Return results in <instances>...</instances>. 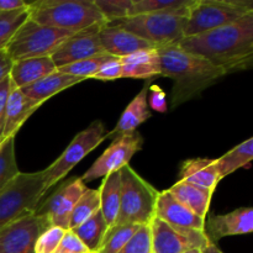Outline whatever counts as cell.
<instances>
[{"label": "cell", "instance_id": "6da1fadb", "mask_svg": "<svg viewBox=\"0 0 253 253\" xmlns=\"http://www.w3.org/2000/svg\"><path fill=\"white\" fill-rule=\"evenodd\" d=\"M178 44L204 57L226 74L246 71L253 61V12L226 26L184 37Z\"/></svg>", "mask_w": 253, "mask_h": 253}, {"label": "cell", "instance_id": "7a4b0ae2", "mask_svg": "<svg viewBox=\"0 0 253 253\" xmlns=\"http://www.w3.org/2000/svg\"><path fill=\"white\" fill-rule=\"evenodd\" d=\"M161 61V76L173 81L172 108L198 98L205 89L226 76L219 67L199 54L192 53L178 43L157 47Z\"/></svg>", "mask_w": 253, "mask_h": 253}, {"label": "cell", "instance_id": "3957f363", "mask_svg": "<svg viewBox=\"0 0 253 253\" xmlns=\"http://www.w3.org/2000/svg\"><path fill=\"white\" fill-rule=\"evenodd\" d=\"M29 4V19L40 25L64 31H83L106 25L94 0H36Z\"/></svg>", "mask_w": 253, "mask_h": 253}, {"label": "cell", "instance_id": "277c9868", "mask_svg": "<svg viewBox=\"0 0 253 253\" xmlns=\"http://www.w3.org/2000/svg\"><path fill=\"white\" fill-rule=\"evenodd\" d=\"M120 177V209L114 225H150L156 217V204L160 192L128 165L121 168Z\"/></svg>", "mask_w": 253, "mask_h": 253}, {"label": "cell", "instance_id": "5b68a950", "mask_svg": "<svg viewBox=\"0 0 253 253\" xmlns=\"http://www.w3.org/2000/svg\"><path fill=\"white\" fill-rule=\"evenodd\" d=\"M44 192L43 170L21 173L0 189V227L34 215Z\"/></svg>", "mask_w": 253, "mask_h": 253}, {"label": "cell", "instance_id": "8992f818", "mask_svg": "<svg viewBox=\"0 0 253 253\" xmlns=\"http://www.w3.org/2000/svg\"><path fill=\"white\" fill-rule=\"evenodd\" d=\"M251 12V0H195L188 14L184 37L226 26Z\"/></svg>", "mask_w": 253, "mask_h": 253}, {"label": "cell", "instance_id": "52a82bcc", "mask_svg": "<svg viewBox=\"0 0 253 253\" xmlns=\"http://www.w3.org/2000/svg\"><path fill=\"white\" fill-rule=\"evenodd\" d=\"M73 32L43 26L27 19L5 47L12 62L37 57H51Z\"/></svg>", "mask_w": 253, "mask_h": 253}, {"label": "cell", "instance_id": "ba28073f", "mask_svg": "<svg viewBox=\"0 0 253 253\" xmlns=\"http://www.w3.org/2000/svg\"><path fill=\"white\" fill-rule=\"evenodd\" d=\"M106 25L126 30L157 48L166 44L178 43L180 40L184 39L187 17L162 12L141 14Z\"/></svg>", "mask_w": 253, "mask_h": 253}, {"label": "cell", "instance_id": "9c48e42d", "mask_svg": "<svg viewBox=\"0 0 253 253\" xmlns=\"http://www.w3.org/2000/svg\"><path fill=\"white\" fill-rule=\"evenodd\" d=\"M106 138L108 132L105 131V126L99 120L93 121L85 130L76 135L63 153L48 168L43 169L44 192L63 179L85 156Z\"/></svg>", "mask_w": 253, "mask_h": 253}, {"label": "cell", "instance_id": "30bf717a", "mask_svg": "<svg viewBox=\"0 0 253 253\" xmlns=\"http://www.w3.org/2000/svg\"><path fill=\"white\" fill-rule=\"evenodd\" d=\"M150 231L152 253H184L211 244L205 231L173 226L158 217L150 222Z\"/></svg>", "mask_w": 253, "mask_h": 253}, {"label": "cell", "instance_id": "8fae6325", "mask_svg": "<svg viewBox=\"0 0 253 253\" xmlns=\"http://www.w3.org/2000/svg\"><path fill=\"white\" fill-rule=\"evenodd\" d=\"M142 145L143 138L137 131L114 138L113 143L104 151L103 155L93 163L81 179L85 184L114 172H119L121 168L128 165L132 156L142 148Z\"/></svg>", "mask_w": 253, "mask_h": 253}, {"label": "cell", "instance_id": "7c38bea8", "mask_svg": "<svg viewBox=\"0 0 253 253\" xmlns=\"http://www.w3.org/2000/svg\"><path fill=\"white\" fill-rule=\"evenodd\" d=\"M86 187L81 178H73L61 185L46 202L39 205L35 215L46 220L49 226L69 230V219Z\"/></svg>", "mask_w": 253, "mask_h": 253}, {"label": "cell", "instance_id": "4fadbf2b", "mask_svg": "<svg viewBox=\"0 0 253 253\" xmlns=\"http://www.w3.org/2000/svg\"><path fill=\"white\" fill-rule=\"evenodd\" d=\"M48 227L35 214L11 222L0 230V253H35L37 239Z\"/></svg>", "mask_w": 253, "mask_h": 253}, {"label": "cell", "instance_id": "5bb4252c", "mask_svg": "<svg viewBox=\"0 0 253 253\" xmlns=\"http://www.w3.org/2000/svg\"><path fill=\"white\" fill-rule=\"evenodd\" d=\"M103 26L105 25H95L67 39L51 56L56 68L105 53L99 40V31Z\"/></svg>", "mask_w": 253, "mask_h": 253}, {"label": "cell", "instance_id": "9a60e30c", "mask_svg": "<svg viewBox=\"0 0 253 253\" xmlns=\"http://www.w3.org/2000/svg\"><path fill=\"white\" fill-rule=\"evenodd\" d=\"M253 231V210L240 208L224 215H211L205 220V234L212 244L222 237L247 235Z\"/></svg>", "mask_w": 253, "mask_h": 253}, {"label": "cell", "instance_id": "2e32d148", "mask_svg": "<svg viewBox=\"0 0 253 253\" xmlns=\"http://www.w3.org/2000/svg\"><path fill=\"white\" fill-rule=\"evenodd\" d=\"M156 217L167 224L184 229L205 231V219L178 202L168 190L160 192L156 204Z\"/></svg>", "mask_w": 253, "mask_h": 253}, {"label": "cell", "instance_id": "e0dca14e", "mask_svg": "<svg viewBox=\"0 0 253 253\" xmlns=\"http://www.w3.org/2000/svg\"><path fill=\"white\" fill-rule=\"evenodd\" d=\"M12 84V83H11ZM41 106V104L27 98L20 89L11 86L5 110L4 127H2L0 143L9 137H16V133L27 119Z\"/></svg>", "mask_w": 253, "mask_h": 253}, {"label": "cell", "instance_id": "ac0fdd59", "mask_svg": "<svg viewBox=\"0 0 253 253\" xmlns=\"http://www.w3.org/2000/svg\"><path fill=\"white\" fill-rule=\"evenodd\" d=\"M99 40L105 53L119 58L132 54L141 49L156 48L147 41L135 36L131 32L111 25H105L101 27L99 31Z\"/></svg>", "mask_w": 253, "mask_h": 253}, {"label": "cell", "instance_id": "d6986e66", "mask_svg": "<svg viewBox=\"0 0 253 253\" xmlns=\"http://www.w3.org/2000/svg\"><path fill=\"white\" fill-rule=\"evenodd\" d=\"M151 84H152V79L146 82L140 93L132 99V101L128 104L127 108L121 114L115 128L108 133V137L116 138L119 136L135 132L136 128L141 124H143L151 118V111L147 105V94Z\"/></svg>", "mask_w": 253, "mask_h": 253}, {"label": "cell", "instance_id": "ffe728a7", "mask_svg": "<svg viewBox=\"0 0 253 253\" xmlns=\"http://www.w3.org/2000/svg\"><path fill=\"white\" fill-rule=\"evenodd\" d=\"M121 59V78L152 79L161 76V61L157 48L141 49Z\"/></svg>", "mask_w": 253, "mask_h": 253}, {"label": "cell", "instance_id": "44dd1931", "mask_svg": "<svg viewBox=\"0 0 253 253\" xmlns=\"http://www.w3.org/2000/svg\"><path fill=\"white\" fill-rule=\"evenodd\" d=\"M179 180L215 192L217 183L220 182L216 160L194 158V160L185 161L180 167Z\"/></svg>", "mask_w": 253, "mask_h": 253}, {"label": "cell", "instance_id": "7402d4cb", "mask_svg": "<svg viewBox=\"0 0 253 253\" xmlns=\"http://www.w3.org/2000/svg\"><path fill=\"white\" fill-rule=\"evenodd\" d=\"M56 71L57 68L51 57L27 58L12 63L9 78L15 88L21 89Z\"/></svg>", "mask_w": 253, "mask_h": 253}, {"label": "cell", "instance_id": "603a6c76", "mask_svg": "<svg viewBox=\"0 0 253 253\" xmlns=\"http://www.w3.org/2000/svg\"><path fill=\"white\" fill-rule=\"evenodd\" d=\"M83 81L84 79L78 78V77L68 76V74H64L62 72L56 71L49 74V76L30 84V85L24 86L20 90L27 98H30L31 100L36 101V103L42 105L44 101L51 99L53 95H56V94L61 93V91L66 90V89L71 88V86L76 85V84L81 83Z\"/></svg>", "mask_w": 253, "mask_h": 253}, {"label": "cell", "instance_id": "cb8c5ba5", "mask_svg": "<svg viewBox=\"0 0 253 253\" xmlns=\"http://www.w3.org/2000/svg\"><path fill=\"white\" fill-rule=\"evenodd\" d=\"M167 190L178 202L182 203L184 207L192 210L193 212H195L198 216L203 217V219L207 217L214 192L195 187L189 183L180 182V180H178L175 184H173Z\"/></svg>", "mask_w": 253, "mask_h": 253}, {"label": "cell", "instance_id": "d4e9b609", "mask_svg": "<svg viewBox=\"0 0 253 253\" xmlns=\"http://www.w3.org/2000/svg\"><path fill=\"white\" fill-rule=\"evenodd\" d=\"M98 190L100 195V211L108 227H111L118 219L119 209H120V170L104 177L103 183Z\"/></svg>", "mask_w": 253, "mask_h": 253}, {"label": "cell", "instance_id": "484cf974", "mask_svg": "<svg viewBox=\"0 0 253 253\" xmlns=\"http://www.w3.org/2000/svg\"><path fill=\"white\" fill-rule=\"evenodd\" d=\"M195 0H133L128 16L141 14H174L188 17Z\"/></svg>", "mask_w": 253, "mask_h": 253}, {"label": "cell", "instance_id": "4316f807", "mask_svg": "<svg viewBox=\"0 0 253 253\" xmlns=\"http://www.w3.org/2000/svg\"><path fill=\"white\" fill-rule=\"evenodd\" d=\"M253 158V138L250 137L237 145L220 158H216V168L220 180L244 167H249Z\"/></svg>", "mask_w": 253, "mask_h": 253}, {"label": "cell", "instance_id": "83f0119b", "mask_svg": "<svg viewBox=\"0 0 253 253\" xmlns=\"http://www.w3.org/2000/svg\"><path fill=\"white\" fill-rule=\"evenodd\" d=\"M106 230H108V225H106L103 214L99 210L96 214H94L93 216L89 217L86 221H84L83 224L79 225L72 231L85 245L89 252H98Z\"/></svg>", "mask_w": 253, "mask_h": 253}, {"label": "cell", "instance_id": "f1b7e54d", "mask_svg": "<svg viewBox=\"0 0 253 253\" xmlns=\"http://www.w3.org/2000/svg\"><path fill=\"white\" fill-rule=\"evenodd\" d=\"M100 210V195L98 189L86 188L78 202L76 203L69 219V230H73L83 224Z\"/></svg>", "mask_w": 253, "mask_h": 253}, {"label": "cell", "instance_id": "f546056e", "mask_svg": "<svg viewBox=\"0 0 253 253\" xmlns=\"http://www.w3.org/2000/svg\"><path fill=\"white\" fill-rule=\"evenodd\" d=\"M142 225H113L108 227L96 253H118L138 231Z\"/></svg>", "mask_w": 253, "mask_h": 253}, {"label": "cell", "instance_id": "4dcf8cb0", "mask_svg": "<svg viewBox=\"0 0 253 253\" xmlns=\"http://www.w3.org/2000/svg\"><path fill=\"white\" fill-rule=\"evenodd\" d=\"M20 174L15 157V137H9L0 143V189Z\"/></svg>", "mask_w": 253, "mask_h": 253}, {"label": "cell", "instance_id": "1f68e13d", "mask_svg": "<svg viewBox=\"0 0 253 253\" xmlns=\"http://www.w3.org/2000/svg\"><path fill=\"white\" fill-rule=\"evenodd\" d=\"M27 19H29V6L26 9L0 14V51L5 49L15 32Z\"/></svg>", "mask_w": 253, "mask_h": 253}, {"label": "cell", "instance_id": "d6a6232c", "mask_svg": "<svg viewBox=\"0 0 253 253\" xmlns=\"http://www.w3.org/2000/svg\"><path fill=\"white\" fill-rule=\"evenodd\" d=\"M109 58H110V54L103 53L99 54V56L91 57V58L83 59V61H78L76 63L68 64V66L61 67L57 71L62 72L64 74H68V76L78 77V78L86 81V79H91V77L99 71L101 64L108 61Z\"/></svg>", "mask_w": 253, "mask_h": 253}, {"label": "cell", "instance_id": "836d02e7", "mask_svg": "<svg viewBox=\"0 0 253 253\" xmlns=\"http://www.w3.org/2000/svg\"><path fill=\"white\" fill-rule=\"evenodd\" d=\"M133 0H94L106 24L128 17Z\"/></svg>", "mask_w": 253, "mask_h": 253}, {"label": "cell", "instance_id": "e575fe53", "mask_svg": "<svg viewBox=\"0 0 253 253\" xmlns=\"http://www.w3.org/2000/svg\"><path fill=\"white\" fill-rule=\"evenodd\" d=\"M67 230L57 226H49L44 230L35 244V253H56L61 240Z\"/></svg>", "mask_w": 253, "mask_h": 253}, {"label": "cell", "instance_id": "d590c367", "mask_svg": "<svg viewBox=\"0 0 253 253\" xmlns=\"http://www.w3.org/2000/svg\"><path fill=\"white\" fill-rule=\"evenodd\" d=\"M118 253H152L150 225H142Z\"/></svg>", "mask_w": 253, "mask_h": 253}, {"label": "cell", "instance_id": "8d00e7d4", "mask_svg": "<svg viewBox=\"0 0 253 253\" xmlns=\"http://www.w3.org/2000/svg\"><path fill=\"white\" fill-rule=\"evenodd\" d=\"M121 59L119 57L110 56V58L101 64L99 71L91 77V79H98V81H115L121 78Z\"/></svg>", "mask_w": 253, "mask_h": 253}, {"label": "cell", "instance_id": "74e56055", "mask_svg": "<svg viewBox=\"0 0 253 253\" xmlns=\"http://www.w3.org/2000/svg\"><path fill=\"white\" fill-rule=\"evenodd\" d=\"M56 253H91L85 245L79 240V237L72 230H67L63 235Z\"/></svg>", "mask_w": 253, "mask_h": 253}, {"label": "cell", "instance_id": "f35d334b", "mask_svg": "<svg viewBox=\"0 0 253 253\" xmlns=\"http://www.w3.org/2000/svg\"><path fill=\"white\" fill-rule=\"evenodd\" d=\"M148 91H151V109H153L155 111H158V113H166V111H167L166 93L161 89V86L157 85V84H151L150 90Z\"/></svg>", "mask_w": 253, "mask_h": 253}, {"label": "cell", "instance_id": "ab89813d", "mask_svg": "<svg viewBox=\"0 0 253 253\" xmlns=\"http://www.w3.org/2000/svg\"><path fill=\"white\" fill-rule=\"evenodd\" d=\"M11 86L12 84L9 77L0 83V137H1L2 127H4L5 110H6V103L7 99H9L10 91H11Z\"/></svg>", "mask_w": 253, "mask_h": 253}, {"label": "cell", "instance_id": "60d3db41", "mask_svg": "<svg viewBox=\"0 0 253 253\" xmlns=\"http://www.w3.org/2000/svg\"><path fill=\"white\" fill-rule=\"evenodd\" d=\"M12 63H14V62L11 61V58H10L9 54L6 53V51H5V49H1V51H0V83L9 77Z\"/></svg>", "mask_w": 253, "mask_h": 253}, {"label": "cell", "instance_id": "b9f144b4", "mask_svg": "<svg viewBox=\"0 0 253 253\" xmlns=\"http://www.w3.org/2000/svg\"><path fill=\"white\" fill-rule=\"evenodd\" d=\"M27 6H29V4L26 1H22V0H0V14L26 9Z\"/></svg>", "mask_w": 253, "mask_h": 253}, {"label": "cell", "instance_id": "7bdbcfd3", "mask_svg": "<svg viewBox=\"0 0 253 253\" xmlns=\"http://www.w3.org/2000/svg\"><path fill=\"white\" fill-rule=\"evenodd\" d=\"M202 253H224L219 247L216 246V244H210L209 246L205 247L204 250H202Z\"/></svg>", "mask_w": 253, "mask_h": 253}, {"label": "cell", "instance_id": "ee69618b", "mask_svg": "<svg viewBox=\"0 0 253 253\" xmlns=\"http://www.w3.org/2000/svg\"><path fill=\"white\" fill-rule=\"evenodd\" d=\"M184 253H202V250H190V251H187Z\"/></svg>", "mask_w": 253, "mask_h": 253}, {"label": "cell", "instance_id": "f6af8a7d", "mask_svg": "<svg viewBox=\"0 0 253 253\" xmlns=\"http://www.w3.org/2000/svg\"><path fill=\"white\" fill-rule=\"evenodd\" d=\"M91 253H96V252H91Z\"/></svg>", "mask_w": 253, "mask_h": 253}, {"label": "cell", "instance_id": "bcb514c9", "mask_svg": "<svg viewBox=\"0 0 253 253\" xmlns=\"http://www.w3.org/2000/svg\"><path fill=\"white\" fill-rule=\"evenodd\" d=\"M0 230H1V227H0Z\"/></svg>", "mask_w": 253, "mask_h": 253}]
</instances>
